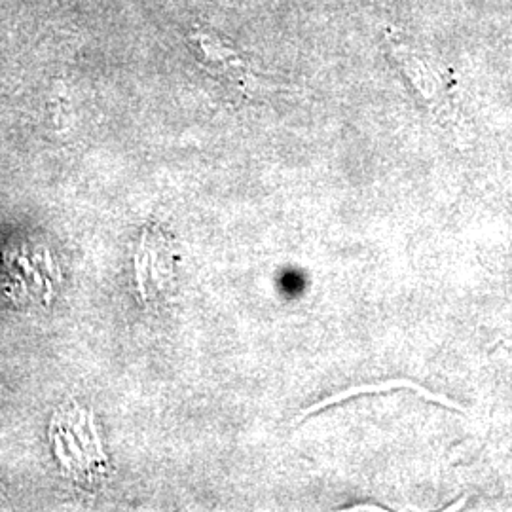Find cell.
<instances>
[{
    "instance_id": "obj_1",
    "label": "cell",
    "mask_w": 512,
    "mask_h": 512,
    "mask_svg": "<svg viewBox=\"0 0 512 512\" xmlns=\"http://www.w3.org/2000/svg\"><path fill=\"white\" fill-rule=\"evenodd\" d=\"M192 48L198 52V57L213 71H230L238 74L241 61L236 52L226 48L219 38L211 37L207 33H196L190 37Z\"/></svg>"
}]
</instances>
